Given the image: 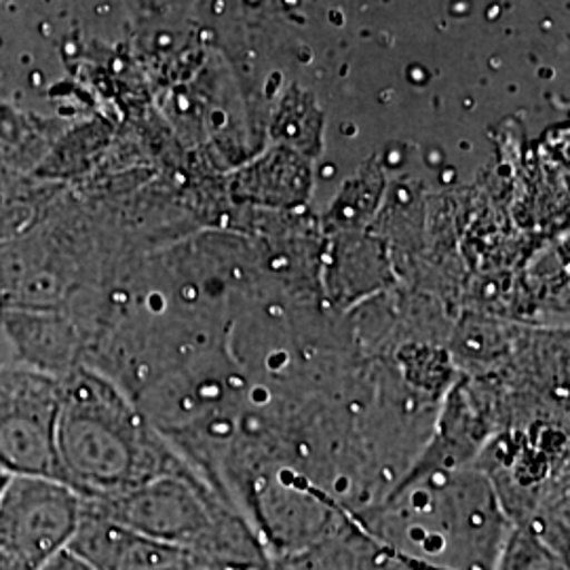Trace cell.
I'll use <instances>...</instances> for the list:
<instances>
[{
    "instance_id": "cell-7",
    "label": "cell",
    "mask_w": 570,
    "mask_h": 570,
    "mask_svg": "<svg viewBox=\"0 0 570 570\" xmlns=\"http://www.w3.org/2000/svg\"><path fill=\"white\" fill-rule=\"evenodd\" d=\"M39 570H96L89 562H85L81 556H77L75 551L61 550L53 556V558H49L45 564H42Z\"/></svg>"
},
{
    "instance_id": "cell-1",
    "label": "cell",
    "mask_w": 570,
    "mask_h": 570,
    "mask_svg": "<svg viewBox=\"0 0 570 570\" xmlns=\"http://www.w3.org/2000/svg\"><path fill=\"white\" fill-rule=\"evenodd\" d=\"M351 515L379 543L429 570H494L513 529L489 473L475 463H412Z\"/></svg>"
},
{
    "instance_id": "cell-10",
    "label": "cell",
    "mask_w": 570,
    "mask_h": 570,
    "mask_svg": "<svg viewBox=\"0 0 570 570\" xmlns=\"http://www.w3.org/2000/svg\"><path fill=\"white\" fill-rule=\"evenodd\" d=\"M204 560H197V562H193V564H186V567H178V569H169V570H195L199 564H202Z\"/></svg>"
},
{
    "instance_id": "cell-4",
    "label": "cell",
    "mask_w": 570,
    "mask_h": 570,
    "mask_svg": "<svg viewBox=\"0 0 570 570\" xmlns=\"http://www.w3.org/2000/svg\"><path fill=\"white\" fill-rule=\"evenodd\" d=\"M60 407L61 393L51 381L0 374V465L11 475L63 482L56 444Z\"/></svg>"
},
{
    "instance_id": "cell-8",
    "label": "cell",
    "mask_w": 570,
    "mask_h": 570,
    "mask_svg": "<svg viewBox=\"0 0 570 570\" xmlns=\"http://www.w3.org/2000/svg\"><path fill=\"white\" fill-rule=\"evenodd\" d=\"M195 570H273V569H247V567H230V564H216L204 560Z\"/></svg>"
},
{
    "instance_id": "cell-9",
    "label": "cell",
    "mask_w": 570,
    "mask_h": 570,
    "mask_svg": "<svg viewBox=\"0 0 570 570\" xmlns=\"http://www.w3.org/2000/svg\"><path fill=\"white\" fill-rule=\"evenodd\" d=\"M9 480H11V473L7 471V469L0 465V497H2V492L7 489V484H9Z\"/></svg>"
},
{
    "instance_id": "cell-5",
    "label": "cell",
    "mask_w": 570,
    "mask_h": 570,
    "mask_svg": "<svg viewBox=\"0 0 570 570\" xmlns=\"http://www.w3.org/2000/svg\"><path fill=\"white\" fill-rule=\"evenodd\" d=\"M273 570H429L389 550L353 520L348 529L308 550L277 560Z\"/></svg>"
},
{
    "instance_id": "cell-6",
    "label": "cell",
    "mask_w": 570,
    "mask_h": 570,
    "mask_svg": "<svg viewBox=\"0 0 570 570\" xmlns=\"http://www.w3.org/2000/svg\"><path fill=\"white\" fill-rule=\"evenodd\" d=\"M494 570H569V558L553 550L537 532L513 527Z\"/></svg>"
},
{
    "instance_id": "cell-2",
    "label": "cell",
    "mask_w": 570,
    "mask_h": 570,
    "mask_svg": "<svg viewBox=\"0 0 570 570\" xmlns=\"http://www.w3.org/2000/svg\"><path fill=\"white\" fill-rule=\"evenodd\" d=\"M61 478L81 499H102L188 465L136 414L89 387L61 395L58 419Z\"/></svg>"
},
{
    "instance_id": "cell-11",
    "label": "cell",
    "mask_w": 570,
    "mask_h": 570,
    "mask_svg": "<svg viewBox=\"0 0 570 570\" xmlns=\"http://www.w3.org/2000/svg\"><path fill=\"white\" fill-rule=\"evenodd\" d=\"M0 570H18V569H11V567H2V564H0Z\"/></svg>"
},
{
    "instance_id": "cell-3",
    "label": "cell",
    "mask_w": 570,
    "mask_h": 570,
    "mask_svg": "<svg viewBox=\"0 0 570 570\" xmlns=\"http://www.w3.org/2000/svg\"><path fill=\"white\" fill-rule=\"evenodd\" d=\"M81 511V494L60 480L11 475L0 497V564L41 569L68 548Z\"/></svg>"
}]
</instances>
